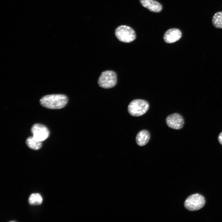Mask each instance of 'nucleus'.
<instances>
[{"mask_svg": "<svg viewBox=\"0 0 222 222\" xmlns=\"http://www.w3.org/2000/svg\"><path fill=\"white\" fill-rule=\"evenodd\" d=\"M68 102L67 97L64 94H55L47 95L40 100L43 106L51 109H59L64 107Z\"/></svg>", "mask_w": 222, "mask_h": 222, "instance_id": "obj_1", "label": "nucleus"}, {"mask_svg": "<svg viewBox=\"0 0 222 222\" xmlns=\"http://www.w3.org/2000/svg\"><path fill=\"white\" fill-rule=\"evenodd\" d=\"M149 104L144 100L135 99L131 101L128 107L130 114L134 117H139L145 113L149 109Z\"/></svg>", "mask_w": 222, "mask_h": 222, "instance_id": "obj_2", "label": "nucleus"}, {"mask_svg": "<svg viewBox=\"0 0 222 222\" xmlns=\"http://www.w3.org/2000/svg\"><path fill=\"white\" fill-rule=\"evenodd\" d=\"M115 34L120 41L125 43L131 42L136 38L134 30L130 27L126 25H121L117 27L115 30Z\"/></svg>", "mask_w": 222, "mask_h": 222, "instance_id": "obj_3", "label": "nucleus"}, {"mask_svg": "<svg viewBox=\"0 0 222 222\" xmlns=\"http://www.w3.org/2000/svg\"><path fill=\"white\" fill-rule=\"evenodd\" d=\"M117 83V75L115 72L110 70L103 72L98 80L99 85L105 88H112L116 85Z\"/></svg>", "mask_w": 222, "mask_h": 222, "instance_id": "obj_4", "label": "nucleus"}, {"mask_svg": "<svg viewBox=\"0 0 222 222\" xmlns=\"http://www.w3.org/2000/svg\"><path fill=\"white\" fill-rule=\"evenodd\" d=\"M204 197L199 194H195L188 197L184 202V206L187 210L195 211L202 208L205 204Z\"/></svg>", "mask_w": 222, "mask_h": 222, "instance_id": "obj_5", "label": "nucleus"}, {"mask_svg": "<svg viewBox=\"0 0 222 222\" xmlns=\"http://www.w3.org/2000/svg\"><path fill=\"white\" fill-rule=\"evenodd\" d=\"M33 137L36 140L43 141L48 137L50 134L48 128L45 125L40 124L34 125L31 128Z\"/></svg>", "mask_w": 222, "mask_h": 222, "instance_id": "obj_6", "label": "nucleus"}, {"mask_svg": "<svg viewBox=\"0 0 222 222\" xmlns=\"http://www.w3.org/2000/svg\"><path fill=\"white\" fill-rule=\"evenodd\" d=\"M166 123L170 128L176 130H180L183 126L184 121L183 117L179 114L174 113L168 116Z\"/></svg>", "mask_w": 222, "mask_h": 222, "instance_id": "obj_7", "label": "nucleus"}, {"mask_svg": "<svg viewBox=\"0 0 222 222\" xmlns=\"http://www.w3.org/2000/svg\"><path fill=\"white\" fill-rule=\"evenodd\" d=\"M182 36L181 31L177 28H171L165 33L163 39L167 43H173L179 40Z\"/></svg>", "mask_w": 222, "mask_h": 222, "instance_id": "obj_8", "label": "nucleus"}, {"mask_svg": "<svg viewBox=\"0 0 222 222\" xmlns=\"http://www.w3.org/2000/svg\"><path fill=\"white\" fill-rule=\"evenodd\" d=\"M141 5L151 11L159 12L162 9V6L158 2L155 0H140Z\"/></svg>", "mask_w": 222, "mask_h": 222, "instance_id": "obj_9", "label": "nucleus"}, {"mask_svg": "<svg viewBox=\"0 0 222 222\" xmlns=\"http://www.w3.org/2000/svg\"><path fill=\"white\" fill-rule=\"evenodd\" d=\"M150 138V132L147 130H142L140 131L137 134L136 141L138 146H143L148 142Z\"/></svg>", "mask_w": 222, "mask_h": 222, "instance_id": "obj_10", "label": "nucleus"}, {"mask_svg": "<svg viewBox=\"0 0 222 222\" xmlns=\"http://www.w3.org/2000/svg\"><path fill=\"white\" fill-rule=\"evenodd\" d=\"M41 142L36 140L33 137H29L26 140L27 146L30 148L35 150H39L41 147Z\"/></svg>", "mask_w": 222, "mask_h": 222, "instance_id": "obj_11", "label": "nucleus"}, {"mask_svg": "<svg viewBox=\"0 0 222 222\" xmlns=\"http://www.w3.org/2000/svg\"><path fill=\"white\" fill-rule=\"evenodd\" d=\"M212 23L216 28H222V11H219L215 13L212 17Z\"/></svg>", "mask_w": 222, "mask_h": 222, "instance_id": "obj_12", "label": "nucleus"}, {"mask_svg": "<svg viewBox=\"0 0 222 222\" xmlns=\"http://www.w3.org/2000/svg\"><path fill=\"white\" fill-rule=\"evenodd\" d=\"M43 199L41 195L38 193H33L29 197L28 202L31 205H38L42 202Z\"/></svg>", "mask_w": 222, "mask_h": 222, "instance_id": "obj_13", "label": "nucleus"}, {"mask_svg": "<svg viewBox=\"0 0 222 222\" xmlns=\"http://www.w3.org/2000/svg\"><path fill=\"white\" fill-rule=\"evenodd\" d=\"M218 140L219 143L222 145V132L219 134L218 137Z\"/></svg>", "mask_w": 222, "mask_h": 222, "instance_id": "obj_14", "label": "nucleus"}]
</instances>
